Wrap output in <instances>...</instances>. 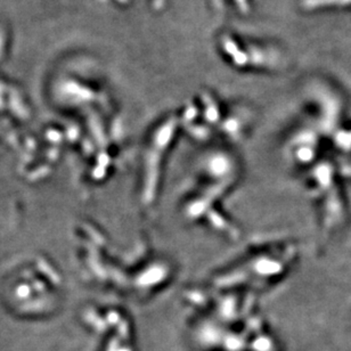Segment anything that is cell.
<instances>
[{"mask_svg":"<svg viewBox=\"0 0 351 351\" xmlns=\"http://www.w3.org/2000/svg\"><path fill=\"white\" fill-rule=\"evenodd\" d=\"M295 258L292 244H275L257 250L225 269L212 281L218 290L247 293L260 290L281 279Z\"/></svg>","mask_w":351,"mask_h":351,"instance_id":"1","label":"cell"}]
</instances>
